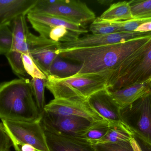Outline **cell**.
Here are the masks:
<instances>
[{
  "instance_id": "obj_10",
  "label": "cell",
  "mask_w": 151,
  "mask_h": 151,
  "mask_svg": "<svg viewBox=\"0 0 151 151\" xmlns=\"http://www.w3.org/2000/svg\"><path fill=\"white\" fill-rule=\"evenodd\" d=\"M151 35L150 32H120L107 35L89 34L70 42L61 43L60 52L79 48L99 47L126 42Z\"/></svg>"
},
{
  "instance_id": "obj_28",
  "label": "cell",
  "mask_w": 151,
  "mask_h": 151,
  "mask_svg": "<svg viewBox=\"0 0 151 151\" xmlns=\"http://www.w3.org/2000/svg\"><path fill=\"white\" fill-rule=\"evenodd\" d=\"M95 151H133L130 141L93 144Z\"/></svg>"
},
{
  "instance_id": "obj_5",
  "label": "cell",
  "mask_w": 151,
  "mask_h": 151,
  "mask_svg": "<svg viewBox=\"0 0 151 151\" xmlns=\"http://www.w3.org/2000/svg\"><path fill=\"white\" fill-rule=\"evenodd\" d=\"M31 10L81 25L91 23L96 18L95 13L86 4L76 0H38Z\"/></svg>"
},
{
  "instance_id": "obj_12",
  "label": "cell",
  "mask_w": 151,
  "mask_h": 151,
  "mask_svg": "<svg viewBox=\"0 0 151 151\" xmlns=\"http://www.w3.org/2000/svg\"><path fill=\"white\" fill-rule=\"evenodd\" d=\"M32 27L40 36L49 39L51 29L58 26H64L73 33L83 34L88 33L84 25H77L63 19L30 10L26 16Z\"/></svg>"
},
{
  "instance_id": "obj_8",
  "label": "cell",
  "mask_w": 151,
  "mask_h": 151,
  "mask_svg": "<svg viewBox=\"0 0 151 151\" xmlns=\"http://www.w3.org/2000/svg\"><path fill=\"white\" fill-rule=\"evenodd\" d=\"M40 122L43 129L50 133L83 138L94 122L79 116L61 115L44 111Z\"/></svg>"
},
{
  "instance_id": "obj_23",
  "label": "cell",
  "mask_w": 151,
  "mask_h": 151,
  "mask_svg": "<svg viewBox=\"0 0 151 151\" xmlns=\"http://www.w3.org/2000/svg\"><path fill=\"white\" fill-rule=\"evenodd\" d=\"M89 30L94 35H107L120 33L119 28L114 21L104 20L99 17L96 18L91 24Z\"/></svg>"
},
{
  "instance_id": "obj_25",
  "label": "cell",
  "mask_w": 151,
  "mask_h": 151,
  "mask_svg": "<svg viewBox=\"0 0 151 151\" xmlns=\"http://www.w3.org/2000/svg\"><path fill=\"white\" fill-rule=\"evenodd\" d=\"M46 80L33 78L31 82L32 87L34 96L40 113L42 114L45 105V88Z\"/></svg>"
},
{
  "instance_id": "obj_7",
  "label": "cell",
  "mask_w": 151,
  "mask_h": 151,
  "mask_svg": "<svg viewBox=\"0 0 151 151\" xmlns=\"http://www.w3.org/2000/svg\"><path fill=\"white\" fill-rule=\"evenodd\" d=\"M1 121L15 151H21L22 145L29 144L36 151H49L44 130L40 121Z\"/></svg>"
},
{
  "instance_id": "obj_33",
  "label": "cell",
  "mask_w": 151,
  "mask_h": 151,
  "mask_svg": "<svg viewBox=\"0 0 151 151\" xmlns=\"http://www.w3.org/2000/svg\"><path fill=\"white\" fill-rule=\"evenodd\" d=\"M113 1L112 0H99L98 1V2L100 4H103V5H108L111 4V3Z\"/></svg>"
},
{
  "instance_id": "obj_3",
  "label": "cell",
  "mask_w": 151,
  "mask_h": 151,
  "mask_svg": "<svg viewBox=\"0 0 151 151\" xmlns=\"http://www.w3.org/2000/svg\"><path fill=\"white\" fill-rule=\"evenodd\" d=\"M149 81H151V38L108 74L106 89L114 91Z\"/></svg>"
},
{
  "instance_id": "obj_22",
  "label": "cell",
  "mask_w": 151,
  "mask_h": 151,
  "mask_svg": "<svg viewBox=\"0 0 151 151\" xmlns=\"http://www.w3.org/2000/svg\"><path fill=\"white\" fill-rule=\"evenodd\" d=\"M134 20H151V0L129 2Z\"/></svg>"
},
{
  "instance_id": "obj_31",
  "label": "cell",
  "mask_w": 151,
  "mask_h": 151,
  "mask_svg": "<svg viewBox=\"0 0 151 151\" xmlns=\"http://www.w3.org/2000/svg\"><path fill=\"white\" fill-rule=\"evenodd\" d=\"M133 151H142L134 137H133L130 141Z\"/></svg>"
},
{
  "instance_id": "obj_29",
  "label": "cell",
  "mask_w": 151,
  "mask_h": 151,
  "mask_svg": "<svg viewBox=\"0 0 151 151\" xmlns=\"http://www.w3.org/2000/svg\"><path fill=\"white\" fill-rule=\"evenodd\" d=\"M12 143L3 125L0 122V151H10Z\"/></svg>"
},
{
  "instance_id": "obj_2",
  "label": "cell",
  "mask_w": 151,
  "mask_h": 151,
  "mask_svg": "<svg viewBox=\"0 0 151 151\" xmlns=\"http://www.w3.org/2000/svg\"><path fill=\"white\" fill-rule=\"evenodd\" d=\"M31 80L15 79L0 83V119L1 121H40Z\"/></svg>"
},
{
  "instance_id": "obj_32",
  "label": "cell",
  "mask_w": 151,
  "mask_h": 151,
  "mask_svg": "<svg viewBox=\"0 0 151 151\" xmlns=\"http://www.w3.org/2000/svg\"><path fill=\"white\" fill-rule=\"evenodd\" d=\"M21 151H36V150L32 145L24 144L21 146Z\"/></svg>"
},
{
  "instance_id": "obj_11",
  "label": "cell",
  "mask_w": 151,
  "mask_h": 151,
  "mask_svg": "<svg viewBox=\"0 0 151 151\" xmlns=\"http://www.w3.org/2000/svg\"><path fill=\"white\" fill-rule=\"evenodd\" d=\"M44 111L61 115L79 116L93 122L104 120L91 108L88 100L81 98H54L45 105Z\"/></svg>"
},
{
  "instance_id": "obj_13",
  "label": "cell",
  "mask_w": 151,
  "mask_h": 151,
  "mask_svg": "<svg viewBox=\"0 0 151 151\" xmlns=\"http://www.w3.org/2000/svg\"><path fill=\"white\" fill-rule=\"evenodd\" d=\"M87 100L91 108L103 119L111 123H124L121 117L120 107L108 90L95 93Z\"/></svg>"
},
{
  "instance_id": "obj_14",
  "label": "cell",
  "mask_w": 151,
  "mask_h": 151,
  "mask_svg": "<svg viewBox=\"0 0 151 151\" xmlns=\"http://www.w3.org/2000/svg\"><path fill=\"white\" fill-rule=\"evenodd\" d=\"M44 133L49 151H95L93 144L84 138L60 135L45 130Z\"/></svg>"
},
{
  "instance_id": "obj_21",
  "label": "cell",
  "mask_w": 151,
  "mask_h": 151,
  "mask_svg": "<svg viewBox=\"0 0 151 151\" xmlns=\"http://www.w3.org/2000/svg\"><path fill=\"white\" fill-rule=\"evenodd\" d=\"M109 126V122L104 120L94 122L85 132L83 138L93 144H97L107 134Z\"/></svg>"
},
{
  "instance_id": "obj_24",
  "label": "cell",
  "mask_w": 151,
  "mask_h": 151,
  "mask_svg": "<svg viewBox=\"0 0 151 151\" xmlns=\"http://www.w3.org/2000/svg\"><path fill=\"white\" fill-rule=\"evenodd\" d=\"M80 35L70 31L64 26H58L51 29L50 32L49 39L55 42H70L78 39Z\"/></svg>"
},
{
  "instance_id": "obj_18",
  "label": "cell",
  "mask_w": 151,
  "mask_h": 151,
  "mask_svg": "<svg viewBox=\"0 0 151 151\" xmlns=\"http://www.w3.org/2000/svg\"><path fill=\"white\" fill-rule=\"evenodd\" d=\"M99 17L111 21H123L134 20L129 2L127 1L112 4Z\"/></svg>"
},
{
  "instance_id": "obj_19",
  "label": "cell",
  "mask_w": 151,
  "mask_h": 151,
  "mask_svg": "<svg viewBox=\"0 0 151 151\" xmlns=\"http://www.w3.org/2000/svg\"><path fill=\"white\" fill-rule=\"evenodd\" d=\"M134 134L124 123L109 122L107 134L97 143L130 141Z\"/></svg>"
},
{
  "instance_id": "obj_6",
  "label": "cell",
  "mask_w": 151,
  "mask_h": 151,
  "mask_svg": "<svg viewBox=\"0 0 151 151\" xmlns=\"http://www.w3.org/2000/svg\"><path fill=\"white\" fill-rule=\"evenodd\" d=\"M150 92L133 103L121 108L122 122L138 137L151 145V104Z\"/></svg>"
},
{
  "instance_id": "obj_15",
  "label": "cell",
  "mask_w": 151,
  "mask_h": 151,
  "mask_svg": "<svg viewBox=\"0 0 151 151\" xmlns=\"http://www.w3.org/2000/svg\"><path fill=\"white\" fill-rule=\"evenodd\" d=\"M38 0H0V26H10L19 16H27Z\"/></svg>"
},
{
  "instance_id": "obj_9",
  "label": "cell",
  "mask_w": 151,
  "mask_h": 151,
  "mask_svg": "<svg viewBox=\"0 0 151 151\" xmlns=\"http://www.w3.org/2000/svg\"><path fill=\"white\" fill-rule=\"evenodd\" d=\"M26 15L17 17L12 23L13 35L12 48L5 56L13 72L19 78H26L22 62V54H30L28 36L31 32L27 25Z\"/></svg>"
},
{
  "instance_id": "obj_4",
  "label": "cell",
  "mask_w": 151,
  "mask_h": 151,
  "mask_svg": "<svg viewBox=\"0 0 151 151\" xmlns=\"http://www.w3.org/2000/svg\"><path fill=\"white\" fill-rule=\"evenodd\" d=\"M106 74H85L59 78L47 76L46 87L55 99L81 98L87 99L93 94L106 89Z\"/></svg>"
},
{
  "instance_id": "obj_17",
  "label": "cell",
  "mask_w": 151,
  "mask_h": 151,
  "mask_svg": "<svg viewBox=\"0 0 151 151\" xmlns=\"http://www.w3.org/2000/svg\"><path fill=\"white\" fill-rule=\"evenodd\" d=\"M151 90V81L134 84L114 91H108L120 108L129 105Z\"/></svg>"
},
{
  "instance_id": "obj_1",
  "label": "cell",
  "mask_w": 151,
  "mask_h": 151,
  "mask_svg": "<svg viewBox=\"0 0 151 151\" xmlns=\"http://www.w3.org/2000/svg\"><path fill=\"white\" fill-rule=\"evenodd\" d=\"M151 38V35L111 45L68 50L60 52L59 56L81 65L74 76L106 74L108 76Z\"/></svg>"
},
{
  "instance_id": "obj_26",
  "label": "cell",
  "mask_w": 151,
  "mask_h": 151,
  "mask_svg": "<svg viewBox=\"0 0 151 151\" xmlns=\"http://www.w3.org/2000/svg\"><path fill=\"white\" fill-rule=\"evenodd\" d=\"M22 62L23 66L27 74L30 75L32 79H43L47 80V75L40 70L35 63L31 54L23 53L22 54Z\"/></svg>"
},
{
  "instance_id": "obj_27",
  "label": "cell",
  "mask_w": 151,
  "mask_h": 151,
  "mask_svg": "<svg viewBox=\"0 0 151 151\" xmlns=\"http://www.w3.org/2000/svg\"><path fill=\"white\" fill-rule=\"evenodd\" d=\"M9 26L8 25L0 26V55L6 56L12 48L13 35Z\"/></svg>"
},
{
  "instance_id": "obj_16",
  "label": "cell",
  "mask_w": 151,
  "mask_h": 151,
  "mask_svg": "<svg viewBox=\"0 0 151 151\" xmlns=\"http://www.w3.org/2000/svg\"><path fill=\"white\" fill-rule=\"evenodd\" d=\"M60 43L55 42L50 44L32 47L30 52L34 61L40 70L47 75L55 59L60 56Z\"/></svg>"
},
{
  "instance_id": "obj_20",
  "label": "cell",
  "mask_w": 151,
  "mask_h": 151,
  "mask_svg": "<svg viewBox=\"0 0 151 151\" xmlns=\"http://www.w3.org/2000/svg\"><path fill=\"white\" fill-rule=\"evenodd\" d=\"M81 68V65L74 64L64 61L59 56L51 65L50 68L49 75L59 78H68L77 74Z\"/></svg>"
},
{
  "instance_id": "obj_34",
  "label": "cell",
  "mask_w": 151,
  "mask_h": 151,
  "mask_svg": "<svg viewBox=\"0 0 151 151\" xmlns=\"http://www.w3.org/2000/svg\"><path fill=\"white\" fill-rule=\"evenodd\" d=\"M150 102H151V91H150Z\"/></svg>"
},
{
  "instance_id": "obj_30",
  "label": "cell",
  "mask_w": 151,
  "mask_h": 151,
  "mask_svg": "<svg viewBox=\"0 0 151 151\" xmlns=\"http://www.w3.org/2000/svg\"><path fill=\"white\" fill-rule=\"evenodd\" d=\"M142 151H151V145L143 140L134 136Z\"/></svg>"
}]
</instances>
